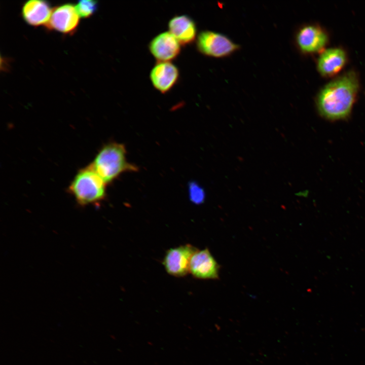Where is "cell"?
<instances>
[{
	"mask_svg": "<svg viewBox=\"0 0 365 365\" xmlns=\"http://www.w3.org/2000/svg\"><path fill=\"white\" fill-rule=\"evenodd\" d=\"M79 17L75 6L69 3L62 4L52 9L50 19L45 26L49 30L72 34L79 25Z\"/></svg>",
	"mask_w": 365,
	"mask_h": 365,
	"instance_id": "7",
	"label": "cell"
},
{
	"mask_svg": "<svg viewBox=\"0 0 365 365\" xmlns=\"http://www.w3.org/2000/svg\"><path fill=\"white\" fill-rule=\"evenodd\" d=\"M52 12V9L48 2L30 0L23 5L21 15L27 24L33 26H39L47 24Z\"/></svg>",
	"mask_w": 365,
	"mask_h": 365,
	"instance_id": "13",
	"label": "cell"
},
{
	"mask_svg": "<svg viewBox=\"0 0 365 365\" xmlns=\"http://www.w3.org/2000/svg\"><path fill=\"white\" fill-rule=\"evenodd\" d=\"M197 250L189 244L169 249L163 261L166 272L177 277L187 275L190 272L192 257Z\"/></svg>",
	"mask_w": 365,
	"mask_h": 365,
	"instance_id": "6",
	"label": "cell"
},
{
	"mask_svg": "<svg viewBox=\"0 0 365 365\" xmlns=\"http://www.w3.org/2000/svg\"><path fill=\"white\" fill-rule=\"evenodd\" d=\"M219 269L218 263L207 248L197 250L192 257L190 273L196 278L218 279Z\"/></svg>",
	"mask_w": 365,
	"mask_h": 365,
	"instance_id": "9",
	"label": "cell"
},
{
	"mask_svg": "<svg viewBox=\"0 0 365 365\" xmlns=\"http://www.w3.org/2000/svg\"><path fill=\"white\" fill-rule=\"evenodd\" d=\"M189 196L191 201L195 204L202 203L205 198L203 189L196 182H191L189 186Z\"/></svg>",
	"mask_w": 365,
	"mask_h": 365,
	"instance_id": "15",
	"label": "cell"
},
{
	"mask_svg": "<svg viewBox=\"0 0 365 365\" xmlns=\"http://www.w3.org/2000/svg\"><path fill=\"white\" fill-rule=\"evenodd\" d=\"M196 47L202 54L215 58L228 56L239 48L226 35L211 30H204L199 33Z\"/></svg>",
	"mask_w": 365,
	"mask_h": 365,
	"instance_id": "4",
	"label": "cell"
},
{
	"mask_svg": "<svg viewBox=\"0 0 365 365\" xmlns=\"http://www.w3.org/2000/svg\"><path fill=\"white\" fill-rule=\"evenodd\" d=\"M168 26L169 32L181 45L192 44L197 38L196 24L187 15L174 16L169 20Z\"/></svg>",
	"mask_w": 365,
	"mask_h": 365,
	"instance_id": "12",
	"label": "cell"
},
{
	"mask_svg": "<svg viewBox=\"0 0 365 365\" xmlns=\"http://www.w3.org/2000/svg\"><path fill=\"white\" fill-rule=\"evenodd\" d=\"M359 90V78L354 71L349 70L336 77L323 86L316 95L318 114L330 122L348 119Z\"/></svg>",
	"mask_w": 365,
	"mask_h": 365,
	"instance_id": "1",
	"label": "cell"
},
{
	"mask_svg": "<svg viewBox=\"0 0 365 365\" xmlns=\"http://www.w3.org/2000/svg\"><path fill=\"white\" fill-rule=\"evenodd\" d=\"M90 165L106 184L124 172L137 170L136 166L127 161L125 146L117 142L103 145Z\"/></svg>",
	"mask_w": 365,
	"mask_h": 365,
	"instance_id": "2",
	"label": "cell"
},
{
	"mask_svg": "<svg viewBox=\"0 0 365 365\" xmlns=\"http://www.w3.org/2000/svg\"><path fill=\"white\" fill-rule=\"evenodd\" d=\"M151 83L161 93L169 91L177 83L179 71L171 62H157L150 72Z\"/></svg>",
	"mask_w": 365,
	"mask_h": 365,
	"instance_id": "11",
	"label": "cell"
},
{
	"mask_svg": "<svg viewBox=\"0 0 365 365\" xmlns=\"http://www.w3.org/2000/svg\"><path fill=\"white\" fill-rule=\"evenodd\" d=\"M75 8L80 17L86 18L92 16L96 12L98 3L95 1L82 0L78 2Z\"/></svg>",
	"mask_w": 365,
	"mask_h": 365,
	"instance_id": "14",
	"label": "cell"
},
{
	"mask_svg": "<svg viewBox=\"0 0 365 365\" xmlns=\"http://www.w3.org/2000/svg\"><path fill=\"white\" fill-rule=\"evenodd\" d=\"M149 49L157 62H170L180 54L181 45L169 31L164 32L151 41Z\"/></svg>",
	"mask_w": 365,
	"mask_h": 365,
	"instance_id": "8",
	"label": "cell"
},
{
	"mask_svg": "<svg viewBox=\"0 0 365 365\" xmlns=\"http://www.w3.org/2000/svg\"><path fill=\"white\" fill-rule=\"evenodd\" d=\"M347 61L346 52L341 48L324 49L317 60V69L322 77H332L339 73Z\"/></svg>",
	"mask_w": 365,
	"mask_h": 365,
	"instance_id": "10",
	"label": "cell"
},
{
	"mask_svg": "<svg viewBox=\"0 0 365 365\" xmlns=\"http://www.w3.org/2000/svg\"><path fill=\"white\" fill-rule=\"evenodd\" d=\"M329 37L326 30L318 24H309L301 27L297 32L296 42L304 54L321 53L328 44Z\"/></svg>",
	"mask_w": 365,
	"mask_h": 365,
	"instance_id": "5",
	"label": "cell"
},
{
	"mask_svg": "<svg viewBox=\"0 0 365 365\" xmlns=\"http://www.w3.org/2000/svg\"><path fill=\"white\" fill-rule=\"evenodd\" d=\"M106 184L89 165L80 169L68 191L82 206L97 204L106 196Z\"/></svg>",
	"mask_w": 365,
	"mask_h": 365,
	"instance_id": "3",
	"label": "cell"
}]
</instances>
